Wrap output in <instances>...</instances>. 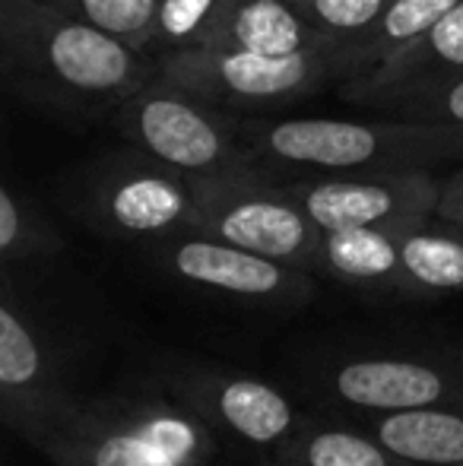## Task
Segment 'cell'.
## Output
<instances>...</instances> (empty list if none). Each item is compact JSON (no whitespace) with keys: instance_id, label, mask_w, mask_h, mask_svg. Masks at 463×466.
<instances>
[{"instance_id":"obj_17","label":"cell","mask_w":463,"mask_h":466,"mask_svg":"<svg viewBox=\"0 0 463 466\" xmlns=\"http://www.w3.org/2000/svg\"><path fill=\"white\" fill-rule=\"evenodd\" d=\"M441 226H432V219L394 226L407 299L463 292V235L448 222Z\"/></svg>"},{"instance_id":"obj_19","label":"cell","mask_w":463,"mask_h":466,"mask_svg":"<svg viewBox=\"0 0 463 466\" xmlns=\"http://www.w3.org/2000/svg\"><path fill=\"white\" fill-rule=\"evenodd\" d=\"M458 4L460 0H390L368 32L343 45V55L356 64L358 74H371L377 64L426 35Z\"/></svg>"},{"instance_id":"obj_6","label":"cell","mask_w":463,"mask_h":466,"mask_svg":"<svg viewBox=\"0 0 463 466\" xmlns=\"http://www.w3.org/2000/svg\"><path fill=\"white\" fill-rule=\"evenodd\" d=\"M191 190L194 216L187 232L315 270L324 232L279 185L260 175H213L191 178Z\"/></svg>"},{"instance_id":"obj_10","label":"cell","mask_w":463,"mask_h":466,"mask_svg":"<svg viewBox=\"0 0 463 466\" xmlns=\"http://www.w3.org/2000/svg\"><path fill=\"white\" fill-rule=\"evenodd\" d=\"M321 232L337 228H394L435 219L441 181L432 172L311 175L279 185Z\"/></svg>"},{"instance_id":"obj_9","label":"cell","mask_w":463,"mask_h":466,"mask_svg":"<svg viewBox=\"0 0 463 466\" xmlns=\"http://www.w3.org/2000/svg\"><path fill=\"white\" fill-rule=\"evenodd\" d=\"M153 371L187 410H194L216 431H229L251 448L283 451L305 422L289 397L260 378L175 359L156 365Z\"/></svg>"},{"instance_id":"obj_5","label":"cell","mask_w":463,"mask_h":466,"mask_svg":"<svg viewBox=\"0 0 463 466\" xmlns=\"http://www.w3.org/2000/svg\"><path fill=\"white\" fill-rule=\"evenodd\" d=\"M324 403L352 412L463 406V350H356L327 356L311 371Z\"/></svg>"},{"instance_id":"obj_14","label":"cell","mask_w":463,"mask_h":466,"mask_svg":"<svg viewBox=\"0 0 463 466\" xmlns=\"http://www.w3.org/2000/svg\"><path fill=\"white\" fill-rule=\"evenodd\" d=\"M454 74H463V0L426 35L397 51L384 64H377L371 74H365L362 98L371 105L384 96L426 86V83L445 80Z\"/></svg>"},{"instance_id":"obj_1","label":"cell","mask_w":463,"mask_h":466,"mask_svg":"<svg viewBox=\"0 0 463 466\" xmlns=\"http://www.w3.org/2000/svg\"><path fill=\"white\" fill-rule=\"evenodd\" d=\"M4 70L23 93L55 105H121L156 74L153 57L45 0H4Z\"/></svg>"},{"instance_id":"obj_12","label":"cell","mask_w":463,"mask_h":466,"mask_svg":"<svg viewBox=\"0 0 463 466\" xmlns=\"http://www.w3.org/2000/svg\"><path fill=\"white\" fill-rule=\"evenodd\" d=\"M80 213L89 226L121 238L172 235L175 228H191V178L162 162L115 168L89 185Z\"/></svg>"},{"instance_id":"obj_25","label":"cell","mask_w":463,"mask_h":466,"mask_svg":"<svg viewBox=\"0 0 463 466\" xmlns=\"http://www.w3.org/2000/svg\"><path fill=\"white\" fill-rule=\"evenodd\" d=\"M435 219H438V222H454V226H460V222H463V172L451 175L448 181H441Z\"/></svg>"},{"instance_id":"obj_7","label":"cell","mask_w":463,"mask_h":466,"mask_svg":"<svg viewBox=\"0 0 463 466\" xmlns=\"http://www.w3.org/2000/svg\"><path fill=\"white\" fill-rule=\"evenodd\" d=\"M115 121L153 162L175 168L187 178L213 175H257L238 143V130L226 127L216 105L185 93L166 80H149L127 96Z\"/></svg>"},{"instance_id":"obj_13","label":"cell","mask_w":463,"mask_h":466,"mask_svg":"<svg viewBox=\"0 0 463 466\" xmlns=\"http://www.w3.org/2000/svg\"><path fill=\"white\" fill-rule=\"evenodd\" d=\"M200 45L241 48L264 57L340 48L327 35H321L292 0H226Z\"/></svg>"},{"instance_id":"obj_24","label":"cell","mask_w":463,"mask_h":466,"mask_svg":"<svg viewBox=\"0 0 463 466\" xmlns=\"http://www.w3.org/2000/svg\"><path fill=\"white\" fill-rule=\"evenodd\" d=\"M57 248H61V238L38 226L35 216L16 200L10 187H0V254L6 267L35 258V254H51Z\"/></svg>"},{"instance_id":"obj_2","label":"cell","mask_w":463,"mask_h":466,"mask_svg":"<svg viewBox=\"0 0 463 466\" xmlns=\"http://www.w3.org/2000/svg\"><path fill=\"white\" fill-rule=\"evenodd\" d=\"M38 448L57 466H206L219 438L149 371L83 397Z\"/></svg>"},{"instance_id":"obj_11","label":"cell","mask_w":463,"mask_h":466,"mask_svg":"<svg viewBox=\"0 0 463 466\" xmlns=\"http://www.w3.org/2000/svg\"><path fill=\"white\" fill-rule=\"evenodd\" d=\"M159 267L175 279H185L197 289L223 292L229 299L251 305H298L311 295V282L298 267L279 264L264 254L235 248L210 235L168 238L159 254Z\"/></svg>"},{"instance_id":"obj_18","label":"cell","mask_w":463,"mask_h":466,"mask_svg":"<svg viewBox=\"0 0 463 466\" xmlns=\"http://www.w3.org/2000/svg\"><path fill=\"white\" fill-rule=\"evenodd\" d=\"M277 466H419L397 457L365 429L321 425L305 419L283 451H277Z\"/></svg>"},{"instance_id":"obj_21","label":"cell","mask_w":463,"mask_h":466,"mask_svg":"<svg viewBox=\"0 0 463 466\" xmlns=\"http://www.w3.org/2000/svg\"><path fill=\"white\" fill-rule=\"evenodd\" d=\"M381 105L394 111V121L463 127V74L426 83V86L403 89V93L394 96H384L377 102H371V108H381Z\"/></svg>"},{"instance_id":"obj_23","label":"cell","mask_w":463,"mask_h":466,"mask_svg":"<svg viewBox=\"0 0 463 466\" xmlns=\"http://www.w3.org/2000/svg\"><path fill=\"white\" fill-rule=\"evenodd\" d=\"M311 25L343 48L377 23L390 0H292Z\"/></svg>"},{"instance_id":"obj_27","label":"cell","mask_w":463,"mask_h":466,"mask_svg":"<svg viewBox=\"0 0 463 466\" xmlns=\"http://www.w3.org/2000/svg\"><path fill=\"white\" fill-rule=\"evenodd\" d=\"M458 466H463V463H458Z\"/></svg>"},{"instance_id":"obj_22","label":"cell","mask_w":463,"mask_h":466,"mask_svg":"<svg viewBox=\"0 0 463 466\" xmlns=\"http://www.w3.org/2000/svg\"><path fill=\"white\" fill-rule=\"evenodd\" d=\"M45 4L57 6L61 13L83 19L96 29H106L108 35L121 38L140 51L159 0H45Z\"/></svg>"},{"instance_id":"obj_26","label":"cell","mask_w":463,"mask_h":466,"mask_svg":"<svg viewBox=\"0 0 463 466\" xmlns=\"http://www.w3.org/2000/svg\"><path fill=\"white\" fill-rule=\"evenodd\" d=\"M448 226H454V222H448ZM454 228H458V232L463 235V222H460V226H454Z\"/></svg>"},{"instance_id":"obj_3","label":"cell","mask_w":463,"mask_h":466,"mask_svg":"<svg viewBox=\"0 0 463 466\" xmlns=\"http://www.w3.org/2000/svg\"><path fill=\"white\" fill-rule=\"evenodd\" d=\"M238 143L267 166L308 168L317 175L368 172H432L463 156V127L416 121H347V117H283L247 121Z\"/></svg>"},{"instance_id":"obj_8","label":"cell","mask_w":463,"mask_h":466,"mask_svg":"<svg viewBox=\"0 0 463 466\" xmlns=\"http://www.w3.org/2000/svg\"><path fill=\"white\" fill-rule=\"evenodd\" d=\"M70 356L74 346H61V333L25 305L6 277L0 299V406L4 422L32 444L80 406L83 397L70 390L67 378Z\"/></svg>"},{"instance_id":"obj_4","label":"cell","mask_w":463,"mask_h":466,"mask_svg":"<svg viewBox=\"0 0 463 466\" xmlns=\"http://www.w3.org/2000/svg\"><path fill=\"white\" fill-rule=\"evenodd\" d=\"M156 80H166L216 108H254L302 98L337 76H358L356 64L334 51L264 57L241 48H181L156 61Z\"/></svg>"},{"instance_id":"obj_20","label":"cell","mask_w":463,"mask_h":466,"mask_svg":"<svg viewBox=\"0 0 463 466\" xmlns=\"http://www.w3.org/2000/svg\"><path fill=\"white\" fill-rule=\"evenodd\" d=\"M223 4L226 0H159L140 51L146 57H166L172 51L194 48L204 42Z\"/></svg>"},{"instance_id":"obj_15","label":"cell","mask_w":463,"mask_h":466,"mask_svg":"<svg viewBox=\"0 0 463 466\" xmlns=\"http://www.w3.org/2000/svg\"><path fill=\"white\" fill-rule=\"evenodd\" d=\"M356 425L409 463H419V466L463 463V406L368 412Z\"/></svg>"},{"instance_id":"obj_16","label":"cell","mask_w":463,"mask_h":466,"mask_svg":"<svg viewBox=\"0 0 463 466\" xmlns=\"http://www.w3.org/2000/svg\"><path fill=\"white\" fill-rule=\"evenodd\" d=\"M315 270L377 295H403L400 251H397L394 228L324 232Z\"/></svg>"}]
</instances>
